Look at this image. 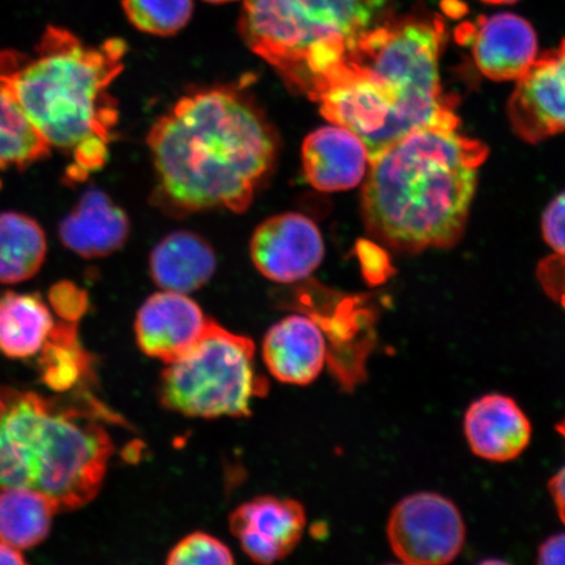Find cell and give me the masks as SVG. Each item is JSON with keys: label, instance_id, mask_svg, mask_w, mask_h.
Here are the masks:
<instances>
[{"label": "cell", "instance_id": "6da1fadb", "mask_svg": "<svg viewBox=\"0 0 565 565\" xmlns=\"http://www.w3.org/2000/svg\"><path fill=\"white\" fill-rule=\"evenodd\" d=\"M147 141L159 198L179 212H244L277 158V139L257 106L227 88L181 98Z\"/></svg>", "mask_w": 565, "mask_h": 565}, {"label": "cell", "instance_id": "7a4b0ae2", "mask_svg": "<svg viewBox=\"0 0 565 565\" xmlns=\"http://www.w3.org/2000/svg\"><path fill=\"white\" fill-rule=\"evenodd\" d=\"M127 45L111 39L89 46L61 26H47L32 54L0 52L2 86L49 147L73 158L71 179L105 166L118 121L111 83Z\"/></svg>", "mask_w": 565, "mask_h": 565}, {"label": "cell", "instance_id": "3957f363", "mask_svg": "<svg viewBox=\"0 0 565 565\" xmlns=\"http://www.w3.org/2000/svg\"><path fill=\"white\" fill-rule=\"evenodd\" d=\"M487 147L457 127L415 130L370 161L366 225L394 249L418 252L461 237Z\"/></svg>", "mask_w": 565, "mask_h": 565}, {"label": "cell", "instance_id": "277c9868", "mask_svg": "<svg viewBox=\"0 0 565 565\" xmlns=\"http://www.w3.org/2000/svg\"><path fill=\"white\" fill-rule=\"evenodd\" d=\"M387 0H245V44L308 95L386 15Z\"/></svg>", "mask_w": 565, "mask_h": 565}, {"label": "cell", "instance_id": "5b68a950", "mask_svg": "<svg viewBox=\"0 0 565 565\" xmlns=\"http://www.w3.org/2000/svg\"><path fill=\"white\" fill-rule=\"evenodd\" d=\"M444 35L437 17H386L343 60L365 77L391 111L392 145L426 127H458L440 83Z\"/></svg>", "mask_w": 565, "mask_h": 565}, {"label": "cell", "instance_id": "8992f818", "mask_svg": "<svg viewBox=\"0 0 565 565\" xmlns=\"http://www.w3.org/2000/svg\"><path fill=\"white\" fill-rule=\"evenodd\" d=\"M254 355L250 338L212 320L194 349L162 371L160 404L188 418H247L252 401L268 388L256 372Z\"/></svg>", "mask_w": 565, "mask_h": 565}, {"label": "cell", "instance_id": "52a82bcc", "mask_svg": "<svg viewBox=\"0 0 565 565\" xmlns=\"http://www.w3.org/2000/svg\"><path fill=\"white\" fill-rule=\"evenodd\" d=\"M113 451L109 434L94 416L49 401L33 490L51 499L58 512L81 510L102 491Z\"/></svg>", "mask_w": 565, "mask_h": 565}, {"label": "cell", "instance_id": "ba28073f", "mask_svg": "<svg viewBox=\"0 0 565 565\" xmlns=\"http://www.w3.org/2000/svg\"><path fill=\"white\" fill-rule=\"evenodd\" d=\"M461 512L448 498L435 492L409 494L387 521V540L402 563L441 565L454 562L465 545Z\"/></svg>", "mask_w": 565, "mask_h": 565}, {"label": "cell", "instance_id": "9c48e42d", "mask_svg": "<svg viewBox=\"0 0 565 565\" xmlns=\"http://www.w3.org/2000/svg\"><path fill=\"white\" fill-rule=\"evenodd\" d=\"M513 130L530 143L565 131V40L536 56L508 104Z\"/></svg>", "mask_w": 565, "mask_h": 565}, {"label": "cell", "instance_id": "30bf717a", "mask_svg": "<svg viewBox=\"0 0 565 565\" xmlns=\"http://www.w3.org/2000/svg\"><path fill=\"white\" fill-rule=\"evenodd\" d=\"M250 256L265 278L288 285L307 279L321 265L323 238L309 217L289 212L259 225L252 237Z\"/></svg>", "mask_w": 565, "mask_h": 565}, {"label": "cell", "instance_id": "8fae6325", "mask_svg": "<svg viewBox=\"0 0 565 565\" xmlns=\"http://www.w3.org/2000/svg\"><path fill=\"white\" fill-rule=\"evenodd\" d=\"M307 514L299 501L259 497L236 508L230 529L254 563L273 564L291 555L303 535Z\"/></svg>", "mask_w": 565, "mask_h": 565}, {"label": "cell", "instance_id": "7c38bea8", "mask_svg": "<svg viewBox=\"0 0 565 565\" xmlns=\"http://www.w3.org/2000/svg\"><path fill=\"white\" fill-rule=\"evenodd\" d=\"M211 321L186 294L162 291L150 296L139 308L137 342L145 355L171 364L194 349Z\"/></svg>", "mask_w": 565, "mask_h": 565}, {"label": "cell", "instance_id": "4fadbf2b", "mask_svg": "<svg viewBox=\"0 0 565 565\" xmlns=\"http://www.w3.org/2000/svg\"><path fill=\"white\" fill-rule=\"evenodd\" d=\"M458 34L470 45L480 73L497 82H518L539 53L533 26L513 13L479 18L459 28Z\"/></svg>", "mask_w": 565, "mask_h": 565}, {"label": "cell", "instance_id": "5bb4252c", "mask_svg": "<svg viewBox=\"0 0 565 565\" xmlns=\"http://www.w3.org/2000/svg\"><path fill=\"white\" fill-rule=\"evenodd\" d=\"M263 355L274 379L306 386L320 376L327 363V337L315 318L288 316L267 331Z\"/></svg>", "mask_w": 565, "mask_h": 565}, {"label": "cell", "instance_id": "9a60e30c", "mask_svg": "<svg viewBox=\"0 0 565 565\" xmlns=\"http://www.w3.org/2000/svg\"><path fill=\"white\" fill-rule=\"evenodd\" d=\"M369 166L370 152L363 139L343 126L321 127L303 140V173L320 192H343L358 186Z\"/></svg>", "mask_w": 565, "mask_h": 565}, {"label": "cell", "instance_id": "2e32d148", "mask_svg": "<svg viewBox=\"0 0 565 565\" xmlns=\"http://www.w3.org/2000/svg\"><path fill=\"white\" fill-rule=\"evenodd\" d=\"M0 418V490L33 489L35 450L47 399L35 393L7 392Z\"/></svg>", "mask_w": 565, "mask_h": 565}, {"label": "cell", "instance_id": "e0dca14e", "mask_svg": "<svg viewBox=\"0 0 565 565\" xmlns=\"http://www.w3.org/2000/svg\"><path fill=\"white\" fill-rule=\"evenodd\" d=\"M465 435L476 456L487 461L508 462L527 448L532 424L514 399L503 394H489L466 412Z\"/></svg>", "mask_w": 565, "mask_h": 565}, {"label": "cell", "instance_id": "ac0fdd59", "mask_svg": "<svg viewBox=\"0 0 565 565\" xmlns=\"http://www.w3.org/2000/svg\"><path fill=\"white\" fill-rule=\"evenodd\" d=\"M130 233L129 217L108 194L92 188L60 225L61 242L86 258L106 257L121 249Z\"/></svg>", "mask_w": 565, "mask_h": 565}, {"label": "cell", "instance_id": "d6986e66", "mask_svg": "<svg viewBox=\"0 0 565 565\" xmlns=\"http://www.w3.org/2000/svg\"><path fill=\"white\" fill-rule=\"evenodd\" d=\"M150 271L153 281L164 291L194 292L214 277L215 253L195 233L174 232L154 247Z\"/></svg>", "mask_w": 565, "mask_h": 565}, {"label": "cell", "instance_id": "ffe728a7", "mask_svg": "<svg viewBox=\"0 0 565 565\" xmlns=\"http://www.w3.org/2000/svg\"><path fill=\"white\" fill-rule=\"evenodd\" d=\"M54 327L51 310L39 295L0 296V352L10 359L39 353Z\"/></svg>", "mask_w": 565, "mask_h": 565}, {"label": "cell", "instance_id": "44dd1931", "mask_svg": "<svg viewBox=\"0 0 565 565\" xmlns=\"http://www.w3.org/2000/svg\"><path fill=\"white\" fill-rule=\"evenodd\" d=\"M56 511L53 501L33 489L0 492V541L21 550L41 545L47 539Z\"/></svg>", "mask_w": 565, "mask_h": 565}, {"label": "cell", "instance_id": "7402d4cb", "mask_svg": "<svg viewBox=\"0 0 565 565\" xmlns=\"http://www.w3.org/2000/svg\"><path fill=\"white\" fill-rule=\"evenodd\" d=\"M46 236L32 217L18 212L0 214V282L30 280L45 263Z\"/></svg>", "mask_w": 565, "mask_h": 565}, {"label": "cell", "instance_id": "603a6c76", "mask_svg": "<svg viewBox=\"0 0 565 565\" xmlns=\"http://www.w3.org/2000/svg\"><path fill=\"white\" fill-rule=\"evenodd\" d=\"M41 379L55 392L71 391L86 376L89 364L77 341L76 322L54 323L41 349Z\"/></svg>", "mask_w": 565, "mask_h": 565}, {"label": "cell", "instance_id": "cb8c5ba5", "mask_svg": "<svg viewBox=\"0 0 565 565\" xmlns=\"http://www.w3.org/2000/svg\"><path fill=\"white\" fill-rule=\"evenodd\" d=\"M51 147L0 86V169L26 168L47 157Z\"/></svg>", "mask_w": 565, "mask_h": 565}, {"label": "cell", "instance_id": "d4e9b609", "mask_svg": "<svg viewBox=\"0 0 565 565\" xmlns=\"http://www.w3.org/2000/svg\"><path fill=\"white\" fill-rule=\"evenodd\" d=\"M122 7L137 30L164 38L183 30L194 11L193 0H122Z\"/></svg>", "mask_w": 565, "mask_h": 565}, {"label": "cell", "instance_id": "484cf974", "mask_svg": "<svg viewBox=\"0 0 565 565\" xmlns=\"http://www.w3.org/2000/svg\"><path fill=\"white\" fill-rule=\"evenodd\" d=\"M169 565L235 564L232 551L221 540L207 533L195 532L185 536L169 551Z\"/></svg>", "mask_w": 565, "mask_h": 565}, {"label": "cell", "instance_id": "4316f807", "mask_svg": "<svg viewBox=\"0 0 565 565\" xmlns=\"http://www.w3.org/2000/svg\"><path fill=\"white\" fill-rule=\"evenodd\" d=\"M49 301L54 312L67 322L79 320L88 307L86 292L70 281L56 282L49 291Z\"/></svg>", "mask_w": 565, "mask_h": 565}, {"label": "cell", "instance_id": "83f0119b", "mask_svg": "<svg viewBox=\"0 0 565 565\" xmlns=\"http://www.w3.org/2000/svg\"><path fill=\"white\" fill-rule=\"evenodd\" d=\"M543 237L555 254L565 256V192L556 196L543 214Z\"/></svg>", "mask_w": 565, "mask_h": 565}, {"label": "cell", "instance_id": "f1b7e54d", "mask_svg": "<svg viewBox=\"0 0 565 565\" xmlns=\"http://www.w3.org/2000/svg\"><path fill=\"white\" fill-rule=\"evenodd\" d=\"M539 279L543 289L565 308V256L555 254L539 267Z\"/></svg>", "mask_w": 565, "mask_h": 565}, {"label": "cell", "instance_id": "f546056e", "mask_svg": "<svg viewBox=\"0 0 565 565\" xmlns=\"http://www.w3.org/2000/svg\"><path fill=\"white\" fill-rule=\"evenodd\" d=\"M539 563L542 565L565 564V533L550 536L542 543L539 551Z\"/></svg>", "mask_w": 565, "mask_h": 565}, {"label": "cell", "instance_id": "4dcf8cb0", "mask_svg": "<svg viewBox=\"0 0 565 565\" xmlns=\"http://www.w3.org/2000/svg\"><path fill=\"white\" fill-rule=\"evenodd\" d=\"M557 433H559L565 440V418L556 426ZM548 490L551 497L554 499L557 514L565 524V465L564 468L557 472L553 479L550 480Z\"/></svg>", "mask_w": 565, "mask_h": 565}, {"label": "cell", "instance_id": "1f68e13d", "mask_svg": "<svg viewBox=\"0 0 565 565\" xmlns=\"http://www.w3.org/2000/svg\"><path fill=\"white\" fill-rule=\"evenodd\" d=\"M24 556L20 551L0 541V564H25Z\"/></svg>", "mask_w": 565, "mask_h": 565}, {"label": "cell", "instance_id": "d6a6232c", "mask_svg": "<svg viewBox=\"0 0 565 565\" xmlns=\"http://www.w3.org/2000/svg\"><path fill=\"white\" fill-rule=\"evenodd\" d=\"M482 2L491 4H512L519 2V0H482Z\"/></svg>", "mask_w": 565, "mask_h": 565}, {"label": "cell", "instance_id": "836d02e7", "mask_svg": "<svg viewBox=\"0 0 565 565\" xmlns=\"http://www.w3.org/2000/svg\"><path fill=\"white\" fill-rule=\"evenodd\" d=\"M6 401L3 397H0V418H2L4 412H6Z\"/></svg>", "mask_w": 565, "mask_h": 565}, {"label": "cell", "instance_id": "e575fe53", "mask_svg": "<svg viewBox=\"0 0 565 565\" xmlns=\"http://www.w3.org/2000/svg\"><path fill=\"white\" fill-rule=\"evenodd\" d=\"M204 2L222 4V3L235 2V0H204Z\"/></svg>", "mask_w": 565, "mask_h": 565}]
</instances>
